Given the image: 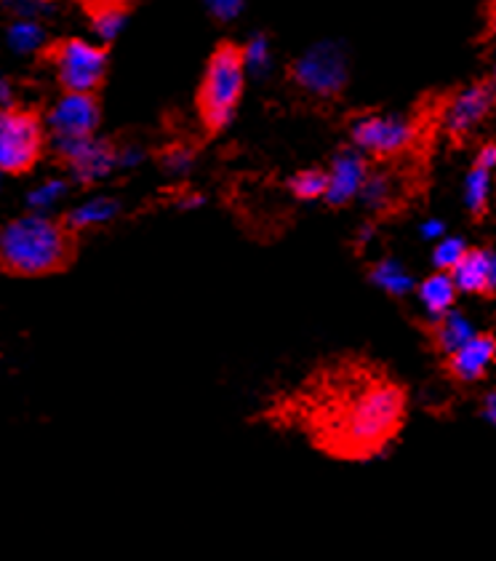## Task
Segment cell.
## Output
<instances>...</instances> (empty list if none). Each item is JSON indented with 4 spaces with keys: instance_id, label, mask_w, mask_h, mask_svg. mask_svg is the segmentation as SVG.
Listing matches in <instances>:
<instances>
[{
    "instance_id": "1",
    "label": "cell",
    "mask_w": 496,
    "mask_h": 561,
    "mask_svg": "<svg viewBox=\"0 0 496 561\" xmlns=\"http://www.w3.org/2000/svg\"><path fill=\"white\" fill-rule=\"evenodd\" d=\"M72 260V230L65 219L30 211L0 230V267L14 276H48Z\"/></svg>"
},
{
    "instance_id": "2",
    "label": "cell",
    "mask_w": 496,
    "mask_h": 561,
    "mask_svg": "<svg viewBox=\"0 0 496 561\" xmlns=\"http://www.w3.org/2000/svg\"><path fill=\"white\" fill-rule=\"evenodd\" d=\"M246 81L249 72L241 46L222 44L214 48L198 89V115L208 134L224 131L235 121Z\"/></svg>"
},
{
    "instance_id": "3",
    "label": "cell",
    "mask_w": 496,
    "mask_h": 561,
    "mask_svg": "<svg viewBox=\"0 0 496 561\" xmlns=\"http://www.w3.org/2000/svg\"><path fill=\"white\" fill-rule=\"evenodd\" d=\"M403 417V393L390 382L360 390L342 414V438L350 447L373 449L393 436Z\"/></svg>"
},
{
    "instance_id": "4",
    "label": "cell",
    "mask_w": 496,
    "mask_h": 561,
    "mask_svg": "<svg viewBox=\"0 0 496 561\" xmlns=\"http://www.w3.org/2000/svg\"><path fill=\"white\" fill-rule=\"evenodd\" d=\"M291 81L304 94L334 100L350 83V54L339 41H318L291 62Z\"/></svg>"
},
{
    "instance_id": "5",
    "label": "cell",
    "mask_w": 496,
    "mask_h": 561,
    "mask_svg": "<svg viewBox=\"0 0 496 561\" xmlns=\"http://www.w3.org/2000/svg\"><path fill=\"white\" fill-rule=\"evenodd\" d=\"M46 124L30 110H0V174H27L41 161Z\"/></svg>"
},
{
    "instance_id": "6",
    "label": "cell",
    "mask_w": 496,
    "mask_h": 561,
    "mask_svg": "<svg viewBox=\"0 0 496 561\" xmlns=\"http://www.w3.org/2000/svg\"><path fill=\"white\" fill-rule=\"evenodd\" d=\"M48 59H51L59 87L65 91L96 94L107 76V46H102L100 41L65 38L48 46Z\"/></svg>"
},
{
    "instance_id": "7",
    "label": "cell",
    "mask_w": 496,
    "mask_h": 561,
    "mask_svg": "<svg viewBox=\"0 0 496 561\" xmlns=\"http://www.w3.org/2000/svg\"><path fill=\"white\" fill-rule=\"evenodd\" d=\"M353 148L373 158H393L414 142V124L403 115L366 113L350 126Z\"/></svg>"
},
{
    "instance_id": "8",
    "label": "cell",
    "mask_w": 496,
    "mask_h": 561,
    "mask_svg": "<svg viewBox=\"0 0 496 561\" xmlns=\"http://www.w3.org/2000/svg\"><path fill=\"white\" fill-rule=\"evenodd\" d=\"M43 124H46V131L51 134L54 142L94 137L102 124L100 100L89 91H65L62 100H57V105L48 110Z\"/></svg>"
},
{
    "instance_id": "9",
    "label": "cell",
    "mask_w": 496,
    "mask_h": 561,
    "mask_svg": "<svg viewBox=\"0 0 496 561\" xmlns=\"http://www.w3.org/2000/svg\"><path fill=\"white\" fill-rule=\"evenodd\" d=\"M54 148L72 180L81 185H96L118 169V148L107 139H96V134L83 139H62V142H54Z\"/></svg>"
},
{
    "instance_id": "10",
    "label": "cell",
    "mask_w": 496,
    "mask_h": 561,
    "mask_svg": "<svg viewBox=\"0 0 496 561\" xmlns=\"http://www.w3.org/2000/svg\"><path fill=\"white\" fill-rule=\"evenodd\" d=\"M494 105L492 83H470L462 91H457L454 100L449 102L443 113V126L451 137H468L483 121L488 118Z\"/></svg>"
},
{
    "instance_id": "11",
    "label": "cell",
    "mask_w": 496,
    "mask_h": 561,
    "mask_svg": "<svg viewBox=\"0 0 496 561\" xmlns=\"http://www.w3.org/2000/svg\"><path fill=\"white\" fill-rule=\"evenodd\" d=\"M369 156L360 152L358 148L339 150L328 167V191L326 204L328 206H347L360 195V187L369 180Z\"/></svg>"
},
{
    "instance_id": "12",
    "label": "cell",
    "mask_w": 496,
    "mask_h": 561,
    "mask_svg": "<svg viewBox=\"0 0 496 561\" xmlns=\"http://www.w3.org/2000/svg\"><path fill=\"white\" fill-rule=\"evenodd\" d=\"M496 364V337L494 334L477 332L462 347L446 356V367L459 382H477L488 375Z\"/></svg>"
},
{
    "instance_id": "13",
    "label": "cell",
    "mask_w": 496,
    "mask_h": 561,
    "mask_svg": "<svg viewBox=\"0 0 496 561\" xmlns=\"http://www.w3.org/2000/svg\"><path fill=\"white\" fill-rule=\"evenodd\" d=\"M451 278L462 295H492V249H468Z\"/></svg>"
},
{
    "instance_id": "14",
    "label": "cell",
    "mask_w": 496,
    "mask_h": 561,
    "mask_svg": "<svg viewBox=\"0 0 496 561\" xmlns=\"http://www.w3.org/2000/svg\"><path fill=\"white\" fill-rule=\"evenodd\" d=\"M475 321L457 308H451L449 313H443L440 319L432 321V343L443 356L454 353L457 347H462L470 337H475Z\"/></svg>"
},
{
    "instance_id": "15",
    "label": "cell",
    "mask_w": 496,
    "mask_h": 561,
    "mask_svg": "<svg viewBox=\"0 0 496 561\" xmlns=\"http://www.w3.org/2000/svg\"><path fill=\"white\" fill-rule=\"evenodd\" d=\"M416 295H419V302H422V308H425V313L430 316V321H435L454 308L459 289H457L454 278H451V273L435 271L432 276H427L425 280H422Z\"/></svg>"
},
{
    "instance_id": "16",
    "label": "cell",
    "mask_w": 496,
    "mask_h": 561,
    "mask_svg": "<svg viewBox=\"0 0 496 561\" xmlns=\"http://www.w3.org/2000/svg\"><path fill=\"white\" fill-rule=\"evenodd\" d=\"M120 215V204L109 195H94V198L83 201L76 209L67 211L65 225L78 233V230H91V228H104V225L113 222Z\"/></svg>"
},
{
    "instance_id": "17",
    "label": "cell",
    "mask_w": 496,
    "mask_h": 561,
    "mask_svg": "<svg viewBox=\"0 0 496 561\" xmlns=\"http://www.w3.org/2000/svg\"><path fill=\"white\" fill-rule=\"evenodd\" d=\"M369 278L377 289H382L390 297H406L416 289V278L412 276V271L397 257H384L373 262Z\"/></svg>"
},
{
    "instance_id": "18",
    "label": "cell",
    "mask_w": 496,
    "mask_h": 561,
    "mask_svg": "<svg viewBox=\"0 0 496 561\" xmlns=\"http://www.w3.org/2000/svg\"><path fill=\"white\" fill-rule=\"evenodd\" d=\"M492 191H494L492 169L473 163V169H470L468 176H464V187H462L464 209H468L473 217L486 215L488 201H492Z\"/></svg>"
},
{
    "instance_id": "19",
    "label": "cell",
    "mask_w": 496,
    "mask_h": 561,
    "mask_svg": "<svg viewBox=\"0 0 496 561\" xmlns=\"http://www.w3.org/2000/svg\"><path fill=\"white\" fill-rule=\"evenodd\" d=\"M128 27V5H115V3H104V5H94L91 11V33L96 35L102 46L115 44V41L124 35V30Z\"/></svg>"
},
{
    "instance_id": "20",
    "label": "cell",
    "mask_w": 496,
    "mask_h": 561,
    "mask_svg": "<svg viewBox=\"0 0 496 561\" xmlns=\"http://www.w3.org/2000/svg\"><path fill=\"white\" fill-rule=\"evenodd\" d=\"M243 65H246V72L256 81H265L269 72L275 70V48L273 38L267 33H254L246 44L241 46Z\"/></svg>"
},
{
    "instance_id": "21",
    "label": "cell",
    "mask_w": 496,
    "mask_h": 561,
    "mask_svg": "<svg viewBox=\"0 0 496 561\" xmlns=\"http://www.w3.org/2000/svg\"><path fill=\"white\" fill-rule=\"evenodd\" d=\"M9 46L14 48L16 54H35L41 48H46V30L38 20H27V16H20L9 27Z\"/></svg>"
},
{
    "instance_id": "22",
    "label": "cell",
    "mask_w": 496,
    "mask_h": 561,
    "mask_svg": "<svg viewBox=\"0 0 496 561\" xmlns=\"http://www.w3.org/2000/svg\"><path fill=\"white\" fill-rule=\"evenodd\" d=\"M289 187L293 198L321 201L326 198V191H328V172H321V169H304V172H297L291 176Z\"/></svg>"
},
{
    "instance_id": "23",
    "label": "cell",
    "mask_w": 496,
    "mask_h": 561,
    "mask_svg": "<svg viewBox=\"0 0 496 561\" xmlns=\"http://www.w3.org/2000/svg\"><path fill=\"white\" fill-rule=\"evenodd\" d=\"M468 241L459 236H449L446 233L443 238L432 243V267L435 271H446L451 273L457 267V262L468 254Z\"/></svg>"
},
{
    "instance_id": "24",
    "label": "cell",
    "mask_w": 496,
    "mask_h": 561,
    "mask_svg": "<svg viewBox=\"0 0 496 561\" xmlns=\"http://www.w3.org/2000/svg\"><path fill=\"white\" fill-rule=\"evenodd\" d=\"M67 191H70L67 180H46L43 185L35 187V191L27 193L30 211H43V215H46L48 209H54L57 204H62Z\"/></svg>"
},
{
    "instance_id": "25",
    "label": "cell",
    "mask_w": 496,
    "mask_h": 561,
    "mask_svg": "<svg viewBox=\"0 0 496 561\" xmlns=\"http://www.w3.org/2000/svg\"><path fill=\"white\" fill-rule=\"evenodd\" d=\"M390 193H393V185H390V180L384 174H369V180L364 182V187H360V195L358 198L364 201L369 209H384L390 201Z\"/></svg>"
},
{
    "instance_id": "26",
    "label": "cell",
    "mask_w": 496,
    "mask_h": 561,
    "mask_svg": "<svg viewBox=\"0 0 496 561\" xmlns=\"http://www.w3.org/2000/svg\"><path fill=\"white\" fill-rule=\"evenodd\" d=\"M161 167L165 169L169 174L174 176H185L193 172L195 167V152L185 148V145H174V148H169L163 152V163Z\"/></svg>"
},
{
    "instance_id": "27",
    "label": "cell",
    "mask_w": 496,
    "mask_h": 561,
    "mask_svg": "<svg viewBox=\"0 0 496 561\" xmlns=\"http://www.w3.org/2000/svg\"><path fill=\"white\" fill-rule=\"evenodd\" d=\"M200 3L206 5V11L214 16V20L222 22V24H230V22L241 20V14H243V9H246L249 0H200Z\"/></svg>"
},
{
    "instance_id": "28",
    "label": "cell",
    "mask_w": 496,
    "mask_h": 561,
    "mask_svg": "<svg viewBox=\"0 0 496 561\" xmlns=\"http://www.w3.org/2000/svg\"><path fill=\"white\" fill-rule=\"evenodd\" d=\"M147 152L139 145H124L118 148V169H137L142 167Z\"/></svg>"
},
{
    "instance_id": "29",
    "label": "cell",
    "mask_w": 496,
    "mask_h": 561,
    "mask_svg": "<svg viewBox=\"0 0 496 561\" xmlns=\"http://www.w3.org/2000/svg\"><path fill=\"white\" fill-rule=\"evenodd\" d=\"M446 222L440 217H427L425 222L419 225V238L422 241H427V243H435L438 241V238H443L446 236Z\"/></svg>"
},
{
    "instance_id": "30",
    "label": "cell",
    "mask_w": 496,
    "mask_h": 561,
    "mask_svg": "<svg viewBox=\"0 0 496 561\" xmlns=\"http://www.w3.org/2000/svg\"><path fill=\"white\" fill-rule=\"evenodd\" d=\"M475 163L477 167H486V169H496V142H486L483 145L481 150H477V156H475Z\"/></svg>"
},
{
    "instance_id": "31",
    "label": "cell",
    "mask_w": 496,
    "mask_h": 561,
    "mask_svg": "<svg viewBox=\"0 0 496 561\" xmlns=\"http://www.w3.org/2000/svg\"><path fill=\"white\" fill-rule=\"evenodd\" d=\"M5 107H14V87L0 76V110Z\"/></svg>"
},
{
    "instance_id": "32",
    "label": "cell",
    "mask_w": 496,
    "mask_h": 561,
    "mask_svg": "<svg viewBox=\"0 0 496 561\" xmlns=\"http://www.w3.org/2000/svg\"><path fill=\"white\" fill-rule=\"evenodd\" d=\"M483 417L492 425H496V390L486 393V399H483Z\"/></svg>"
},
{
    "instance_id": "33",
    "label": "cell",
    "mask_w": 496,
    "mask_h": 561,
    "mask_svg": "<svg viewBox=\"0 0 496 561\" xmlns=\"http://www.w3.org/2000/svg\"><path fill=\"white\" fill-rule=\"evenodd\" d=\"M204 195L200 193H189V195H185V198L180 201V206L182 209H198V206H204Z\"/></svg>"
},
{
    "instance_id": "34",
    "label": "cell",
    "mask_w": 496,
    "mask_h": 561,
    "mask_svg": "<svg viewBox=\"0 0 496 561\" xmlns=\"http://www.w3.org/2000/svg\"><path fill=\"white\" fill-rule=\"evenodd\" d=\"M373 238H377V230H373L371 225H366V228L358 233V243H360V247H369Z\"/></svg>"
},
{
    "instance_id": "35",
    "label": "cell",
    "mask_w": 496,
    "mask_h": 561,
    "mask_svg": "<svg viewBox=\"0 0 496 561\" xmlns=\"http://www.w3.org/2000/svg\"><path fill=\"white\" fill-rule=\"evenodd\" d=\"M492 295H496V252H492Z\"/></svg>"
},
{
    "instance_id": "36",
    "label": "cell",
    "mask_w": 496,
    "mask_h": 561,
    "mask_svg": "<svg viewBox=\"0 0 496 561\" xmlns=\"http://www.w3.org/2000/svg\"><path fill=\"white\" fill-rule=\"evenodd\" d=\"M104 3H115V5H128L131 0H94V5H104Z\"/></svg>"
},
{
    "instance_id": "37",
    "label": "cell",
    "mask_w": 496,
    "mask_h": 561,
    "mask_svg": "<svg viewBox=\"0 0 496 561\" xmlns=\"http://www.w3.org/2000/svg\"><path fill=\"white\" fill-rule=\"evenodd\" d=\"M492 91H494V105H496V70H494V81H492Z\"/></svg>"
},
{
    "instance_id": "38",
    "label": "cell",
    "mask_w": 496,
    "mask_h": 561,
    "mask_svg": "<svg viewBox=\"0 0 496 561\" xmlns=\"http://www.w3.org/2000/svg\"><path fill=\"white\" fill-rule=\"evenodd\" d=\"M43 3H57V0H43Z\"/></svg>"
},
{
    "instance_id": "39",
    "label": "cell",
    "mask_w": 496,
    "mask_h": 561,
    "mask_svg": "<svg viewBox=\"0 0 496 561\" xmlns=\"http://www.w3.org/2000/svg\"><path fill=\"white\" fill-rule=\"evenodd\" d=\"M494 57H496V54H494Z\"/></svg>"
}]
</instances>
